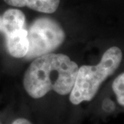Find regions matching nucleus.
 Returning <instances> with one entry per match:
<instances>
[{
    "label": "nucleus",
    "instance_id": "f03ea898",
    "mask_svg": "<svg viewBox=\"0 0 124 124\" xmlns=\"http://www.w3.org/2000/svg\"><path fill=\"white\" fill-rule=\"evenodd\" d=\"M122 59L121 49L112 46L105 51L101 61L97 65H83L78 67L75 84L70 93L71 103L78 105L93 99L101 84L115 72Z\"/></svg>",
    "mask_w": 124,
    "mask_h": 124
},
{
    "label": "nucleus",
    "instance_id": "7ed1b4c3",
    "mask_svg": "<svg viewBox=\"0 0 124 124\" xmlns=\"http://www.w3.org/2000/svg\"><path fill=\"white\" fill-rule=\"evenodd\" d=\"M29 49L26 58L32 60L42 55L53 53L66 39L62 26L49 17L36 18L27 30Z\"/></svg>",
    "mask_w": 124,
    "mask_h": 124
},
{
    "label": "nucleus",
    "instance_id": "6e6552de",
    "mask_svg": "<svg viewBox=\"0 0 124 124\" xmlns=\"http://www.w3.org/2000/svg\"><path fill=\"white\" fill-rule=\"evenodd\" d=\"M12 124H32L30 121L26 119V118H18V119H15L14 122L12 123Z\"/></svg>",
    "mask_w": 124,
    "mask_h": 124
},
{
    "label": "nucleus",
    "instance_id": "f257e3e1",
    "mask_svg": "<svg viewBox=\"0 0 124 124\" xmlns=\"http://www.w3.org/2000/svg\"><path fill=\"white\" fill-rule=\"evenodd\" d=\"M78 66L67 55L50 53L36 59L26 70L23 86L33 99H40L49 91L67 95L73 89Z\"/></svg>",
    "mask_w": 124,
    "mask_h": 124
},
{
    "label": "nucleus",
    "instance_id": "0eeeda50",
    "mask_svg": "<svg viewBox=\"0 0 124 124\" xmlns=\"http://www.w3.org/2000/svg\"><path fill=\"white\" fill-rule=\"evenodd\" d=\"M112 89L117 97L118 102L124 107V72L114 80L112 83Z\"/></svg>",
    "mask_w": 124,
    "mask_h": 124
},
{
    "label": "nucleus",
    "instance_id": "20e7f679",
    "mask_svg": "<svg viewBox=\"0 0 124 124\" xmlns=\"http://www.w3.org/2000/svg\"><path fill=\"white\" fill-rule=\"evenodd\" d=\"M6 46L7 51L13 57L24 58L29 49L27 30L21 28L6 36Z\"/></svg>",
    "mask_w": 124,
    "mask_h": 124
},
{
    "label": "nucleus",
    "instance_id": "39448f33",
    "mask_svg": "<svg viewBox=\"0 0 124 124\" xmlns=\"http://www.w3.org/2000/svg\"><path fill=\"white\" fill-rule=\"evenodd\" d=\"M26 18L24 14L19 10L8 9L0 16V32L5 36L14 31L24 28Z\"/></svg>",
    "mask_w": 124,
    "mask_h": 124
},
{
    "label": "nucleus",
    "instance_id": "423d86ee",
    "mask_svg": "<svg viewBox=\"0 0 124 124\" xmlns=\"http://www.w3.org/2000/svg\"><path fill=\"white\" fill-rule=\"evenodd\" d=\"M4 2L13 7H27L36 11L46 14L56 11L60 3V0H4Z\"/></svg>",
    "mask_w": 124,
    "mask_h": 124
}]
</instances>
